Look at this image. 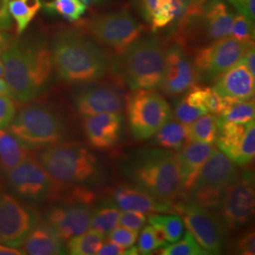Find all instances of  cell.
Returning a JSON list of instances; mask_svg holds the SVG:
<instances>
[{
    "instance_id": "28",
    "label": "cell",
    "mask_w": 255,
    "mask_h": 255,
    "mask_svg": "<svg viewBox=\"0 0 255 255\" xmlns=\"http://www.w3.org/2000/svg\"><path fill=\"white\" fill-rule=\"evenodd\" d=\"M105 238L106 235L93 229L88 230L81 235L68 239V253L72 255H98Z\"/></svg>"
},
{
    "instance_id": "18",
    "label": "cell",
    "mask_w": 255,
    "mask_h": 255,
    "mask_svg": "<svg viewBox=\"0 0 255 255\" xmlns=\"http://www.w3.org/2000/svg\"><path fill=\"white\" fill-rule=\"evenodd\" d=\"M92 213L88 202L72 201L49 210L46 222L64 240H68L91 228Z\"/></svg>"
},
{
    "instance_id": "6",
    "label": "cell",
    "mask_w": 255,
    "mask_h": 255,
    "mask_svg": "<svg viewBox=\"0 0 255 255\" xmlns=\"http://www.w3.org/2000/svg\"><path fill=\"white\" fill-rule=\"evenodd\" d=\"M8 128L9 133L28 150L58 144L65 134L60 117L53 110L39 104L20 110Z\"/></svg>"
},
{
    "instance_id": "46",
    "label": "cell",
    "mask_w": 255,
    "mask_h": 255,
    "mask_svg": "<svg viewBox=\"0 0 255 255\" xmlns=\"http://www.w3.org/2000/svg\"><path fill=\"white\" fill-rule=\"evenodd\" d=\"M11 43L12 39L9 33L4 31L3 29H0V55L10 46Z\"/></svg>"
},
{
    "instance_id": "50",
    "label": "cell",
    "mask_w": 255,
    "mask_h": 255,
    "mask_svg": "<svg viewBox=\"0 0 255 255\" xmlns=\"http://www.w3.org/2000/svg\"><path fill=\"white\" fill-rule=\"evenodd\" d=\"M209 0H196L194 2H192V4H194L195 6H198V7H201L203 4H205L206 2H208Z\"/></svg>"
},
{
    "instance_id": "11",
    "label": "cell",
    "mask_w": 255,
    "mask_h": 255,
    "mask_svg": "<svg viewBox=\"0 0 255 255\" xmlns=\"http://www.w3.org/2000/svg\"><path fill=\"white\" fill-rule=\"evenodd\" d=\"M5 174L9 188L21 200L29 203L53 198L60 190V184L30 155Z\"/></svg>"
},
{
    "instance_id": "21",
    "label": "cell",
    "mask_w": 255,
    "mask_h": 255,
    "mask_svg": "<svg viewBox=\"0 0 255 255\" xmlns=\"http://www.w3.org/2000/svg\"><path fill=\"white\" fill-rule=\"evenodd\" d=\"M212 87L223 99L242 101L254 99L255 77L240 60L215 80Z\"/></svg>"
},
{
    "instance_id": "27",
    "label": "cell",
    "mask_w": 255,
    "mask_h": 255,
    "mask_svg": "<svg viewBox=\"0 0 255 255\" xmlns=\"http://www.w3.org/2000/svg\"><path fill=\"white\" fill-rule=\"evenodd\" d=\"M219 131V118L207 113L190 124H186V135L188 142H201L207 144L216 143Z\"/></svg>"
},
{
    "instance_id": "32",
    "label": "cell",
    "mask_w": 255,
    "mask_h": 255,
    "mask_svg": "<svg viewBox=\"0 0 255 255\" xmlns=\"http://www.w3.org/2000/svg\"><path fill=\"white\" fill-rule=\"evenodd\" d=\"M150 225L162 229L168 243H175L182 237L184 226L182 219L175 215H160V213L151 214L148 218Z\"/></svg>"
},
{
    "instance_id": "22",
    "label": "cell",
    "mask_w": 255,
    "mask_h": 255,
    "mask_svg": "<svg viewBox=\"0 0 255 255\" xmlns=\"http://www.w3.org/2000/svg\"><path fill=\"white\" fill-rule=\"evenodd\" d=\"M190 2L187 0H133V5L153 31L176 25Z\"/></svg>"
},
{
    "instance_id": "42",
    "label": "cell",
    "mask_w": 255,
    "mask_h": 255,
    "mask_svg": "<svg viewBox=\"0 0 255 255\" xmlns=\"http://www.w3.org/2000/svg\"><path fill=\"white\" fill-rule=\"evenodd\" d=\"M237 250L241 255H255V236L254 232L244 235L237 241Z\"/></svg>"
},
{
    "instance_id": "12",
    "label": "cell",
    "mask_w": 255,
    "mask_h": 255,
    "mask_svg": "<svg viewBox=\"0 0 255 255\" xmlns=\"http://www.w3.org/2000/svg\"><path fill=\"white\" fill-rule=\"evenodd\" d=\"M255 43H243L227 36L198 47L193 55V64L202 81H214L220 74L238 63L248 48Z\"/></svg>"
},
{
    "instance_id": "33",
    "label": "cell",
    "mask_w": 255,
    "mask_h": 255,
    "mask_svg": "<svg viewBox=\"0 0 255 255\" xmlns=\"http://www.w3.org/2000/svg\"><path fill=\"white\" fill-rule=\"evenodd\" d=\"M163 255H204L207 253L197 242L190 232H186L182 240L172 243V245H166L161 250Z\"/></svg>"
},
{
    "instance_id": "53",
    "label": "cell",
    "mask_w": 255,
    "mask_h": 255,
    "mask_svg": "<svg viewBox=\"0 0 255 255\" xmlns=\"http://www.w3.org/2000/svg\"><path fill=\"white\" fill-rule=\"evenodd\" d=\"M187 1H189V2H194V1H196V0H187Z\"/></svg>"
},
{
    "instance_id": "36",
    "label": "cell",
    "mask_w": 255,
    "mask_h": 255,
    "mask_svg": "<svg viewBox=\"0 0 255 255\" xmlns=\"http://www.w3.org/2000/svg\"><path fill=\"white\" fill-rule=\"evenodd\" d=\"M206 110L198 108L191 105L183 98H180L174 107V114L178 121L183 124H190L194 120L199 119L201 116L207 114Z\"/></svg>"
},
{
    "instance_id": "37",
    "label": "cell",
    "mask_w": 255,
    "mask_h": 255,
    "mask_svg": "<svg viewBox=\"0 0 255 255\" xmlns=\"http://www.w3.org/2000/svg\"><path fill=\"white\" fill-rule=\"evenodd\" d=\"M138 232L139 231L124 226H117L110 232L108 237L109 240L119 244V246L128 249L129 247L133 246L135 244L138 237Z\"/></svg>"
},
{
    "instance_id": "29",
    "label": "cell",
    "mask_w": 255,
    "mask_h": 255,
    "mask_svg": "<svg viewBox=\"0 0 255 255\" xmlns=\"http://www.w3.org/2000/svg\"><path fill=\"white\" fill-rule=\"evenodd\" d=\"M121 210L113 202L105 201L96 209H93L91 228L104 235H108L113 229L119 226Z\"/></svg>"
},
{
    "instance_id": "31",
    "label": "cell",
    "mask_w": 255,
    "mask_h": 255,
    "mask_svg": "<svg viewBox=\"0 0 255 255\" xmlns=\"http://www.w3.org/2000/svg\"><path fill=\"white\" fill-rule=\"evenodd\" d=\"M218 118L219 121L237 124H246L254 121L255 118V100L236 101L223 110Z\"/></svg>"
},
{
    "instance_id": "10",
    "label": "cell",
    "mask_w": 255,
    "mask_h": 255,
    "mask_svg": "<svg viewBox=\"0 0 255 255\" xmlns=\"http://www.w3.org/2000/svg\"><path fill=\"white\" fill-rule=\"evenodd\" d=\"M174 207L178 214L182 215L188 232L207 255H219L223 252L226 228L219 217L191 199L174 205Z\"/></svg>"
},
{
    "instance_id": "43",
    "label": "cell",
    "mask_w": 255,
    "mask_h": 255,
    "mask_svg": "<svg viewBox=\"0 0 255 255\" xmlns=\"http://www.w3.org/2000/svg\"><path fill=\"white\" fill-rule=\"evenodd\" d=\"M126 249L119 246V244L109 240L108 242H103L101 249L98 252L99 255H121L125 254Z\"/></svg>"
},
{
    "instance_id": "5",
    "label": "cell",
    "mask_w": 255,
    "mask_h": 255,
    "mask_svg": "<svg viewBox=\"0 0 255 255\" xmlns=\"http://www.w3.org/2000/svg\"><path fill=\"white\" fill-rule=\"evenodd\" d=\"M165 49L159 38L140 37L125 50L121 73L131 90L159 89L165 67Z\"/></svg>"
},
{
    "instance_id": "13",
    "label": "cell",
    "mask_w": 255,
    "mask_h": 255,
    "mask_svg": "<svg viewBox=\"0 0 255 255\" xmlns=\"http://www.w3.org/2000/svg\"><path fill=\"white\" fill-rule=\"evenodd\" d=\"M38 222L36 212L0 188V243L20 249Z\"/></svg>"
},
{
    "instance_id": "20",
    "label": "cell",
    "mask_w": 255,
    "mask_h": 255,
    "mask_svg": "<svg viewBox=\"0 0 255 255\" xmlns=\"http://www.w3.org/2000/svg\"><path fill=\"white\" fill-rule=\"evenodd\" d=\"M215 147L212 144L187 142L176 155L180 180V193L188 195L202 166L206 163Z\"/></svg>"
},
{
    "instance_id": "15",
    "label": "cell",
    "mask_w": 255,
    "mask_h": 255,
    "mask_svg": "<svg viewBox=\"0 0 255 255\" xmlns=\"http://www.w3.org/2000/svg\"><path fill=\"white\" fill-rule=\"evenodd\" d=\"M219 150L238 165L251 164L255 156V120L246 124L219 120L216 139Z\"/></svg>"
},
{
    "instance_id": "35",
    "label": "cell",
    "mask_w": 255,
    "mask_h": 255,
    "mask_svg": "<svg viewBox=\"0 0 255 255\" xmlns=\"http://www.w3.org/2000/svg\"><path fill=\"white\" fill-rule=\"evenodd\" d=\"M87 6L80 0H55L53 13H58L64 19L72 22L82 17Z\"/></svg>"
},
{
    "instance_id": "23",
    "label": "cell",
    "mask_w": 255,
    "mask_h": 255,
    "mask_svg": "<svg viewBox=\"0 0 255 255\" xmlns=\"http://www.w3.org/2000/svg\"><path fill=\"white\" fill-rule=\"evenodd\" d=\"M113 202L122 211H135L143 214L167 213L173 211V203L155 200L135 185L123 184L113 193Z\"/></svg>"
},
{
    "instance_id": "1",
    "label": "cell",
    "mask_w": 255,
    "mask_h": 255,
    "mask_svg": "<svg viewBox=\"0 0 255 255\" xmlns=\"http://www.w3.org/2000/svg\"><path fill=\"white\" fill-rule=\"evenodd\" d=\"M1 58L3 79L13 100L29 102L45 91L53 70L50 49L46 45L12 41Z\"/></svg>"
},
{
    "instance_id": "2",
    "label": "cell",
    "mask_w": 255,
    "mask_h": 255,
    "mask_svg": "<svg viewBox=\"0 0 255 255\" xmlns=\"http://www.w3.org/2000/svg\"><path fill=\"white\" fill-rule=\"evenodd\" d=\"M50 53L56 73L65 82H96L109 70L108 56L97 41L75 29L59 31L53 39Z\"/></svg>"
},
{
    "instance_id": "26",
    "label": "cell",
    "mask_w": 255,
    "mask_h": 255,
    "mask_svg": "<svg viewBox=\"0 0 255 255\" xmlns=\"http://www.w3.org/2000/svg\"><path fill=\"white\" fill-rule=\"evenodd\" d=\"M153 136L155 145L171 150H180L188 142L186 124L171 119L167 120Z\"/></svg>"
},
{
    "instance_id": "17",
    "label": "cell",
    "mask_w": 255,
    "mask_h": 255,
    "mask_svg": "<svg viewBox=\"0 0 255 255\" xmlns=\"http://www.w3.org/2000/svg\"><path fill=\"white\" fill-rule=\"evenodd\" d=\"M75 107L83 117L103 113H121L124 101L119 89L110 83L87 82L75 96Z\"/></svg>"
},
{
    "instance_id": "34",
    "label": "cell",
    "mask_w": 255,
    "mask_h": 255,
    "mask_svg": "<svg viewBox=\"0 0 255 255\" xmlns=\"http://www.w3.org/2000/svg\"><path fill=\"white\" fill-rule=\"evenodd\" d=\"M229 36L243 43H255V22L238 12L234 15Z\"/></svg>"
},
{
    "instance_id": "45",
    "label": "cell",
    "mask_w": 255,
    "mask_h": 255,
    "mask_svg": "<svg viewBox=\"0 0 255 255\" xmlns=\"http://www.w3.org/2000/svg\"><path fill=\"white\" fill-rule=\"evenodd\" d=\"M242 63L246 65L250 73L255 77V45L248 48L244 56L241 59Z\"/></svg>"
},
{
    "instance_id": "52",
    "label": "cell",
    "mask_w": 255,
    "mask_h": 255,
    "mask_svg": "<svg viewBox=\"0 0 255 255\" xmlns=\"http://www.w3.org/2000/svg\"><path fill=\"white\" fill-rule=\"evenodd\" d=\"M80 1H82V3H84L86 6L91 5L92 3L94 2V0H80Z\"/></svg>"
},
{
    "instance_id": "4",
    "label": "cell",
    "mask_w": 255,
    "mask_h": 255,
    "mask_svg": "<svg viewBox=\"0 0 255 255\" xmlns=\"http://www.w3.org/2000/svg\"><path fill=\"white\" fill-rule=\"evenodd\" d=\"M38 163L56 183L65 186H82L99 176L97 157L81 143H58L41 148Z\"/></svg>"
},
{
    "instance_id": "14",
    "label": "cell",
    "mask_w": 255,
    "mask_h": 255,
    "mask_svg": "<svg viewBox=\"0 0 255 255\" xmlns=\"http://www.w3.org/2000/svg\"><path fill=\"white\" fill-rule=\"evenodd\" d=\"M255 176L247 170L229 188L221 205V221L226 230L245 226L255 214Z\"/></svg>"
},
{
    "instance_id": "8",
    "label": "cell",
    "mask_w": 255,
    "mask_h": 255,
    "mask_svg": "<svg viewBox=\"0 0 255 255\" xmlns=\"http://www.w3.org/2000/svg\"><path fill=\"white\" fill-rule=\"evenodd\" d=\"M127 114L131 134L139 141L153 136L172 116L164 97L148 89L132 90L127 100Z\"/></svg>"
},
{
    "instance_id": "54",
    "label": "cell",
    "mask_w": 255,
    "mask_h": 255,
    "mask_svg": "<svg viewBox=\"0 0 255 255\" xmlns=\"http://www.w3.org/2000/svg\"><path fill=\"white\" fill-rule=\"evenodd\" d=\"M94 1H101V0H94Z\"/></svg>"
},
{
    "instance_id": "40",
    "label": "cell",
    "mask_w": 255,
    "mask_h": 255,
    "mask_svg": "<svg viewBox=\"0 0 255 255\" xmlns=\"http://www.w3.org/2000/svg\"><path fill=\"white\" fill-rule=\"evenodd\" d=\"M146 217L145 214L135 211H123L119 215V224L121 226L139 231L146 224Z\"/></svg>"
},
{
    "instance_id": "41",
    "label": "cell",
    "mask_w": 255,
    "mask_h": 255,
    "mask_svg": "<svg viewBox=\"0 0 255 255\" xmlns=\"http://www.w3.org/2000/svg\"><path fill=\"white\" fill-rule=\"evenodd\" d=\"M229 3L241 14H244L248 18L255 22V0H227Z\"/></svg>"
},
{
    "instance_id": "49",
    "label": "cell",
    "mask_w": 255,
    "mask_h": 255,
    "mask_svg": "<svg viewBox=\"0 0 255 255\" xmlns=\"http://www.w3.org/2000/svg\"><path fill=\"white\" fill-rule=\"evenodd\" d=\"M5 94H9L7 83L4 81L3 78H0V95H5Z\"/></svg>"
},
{
    "instance_id": "39",
    "label": "cell",
    "mask_w": 255,
    "mask_h": 255,
    "mask_svg": "<svg viewBox=\"0 0 255 255\" xmlns=\"http://www.w3.org/2000/svg\"><path fill=\"white\" fill-rule=\"evenodd\" d=\"M157 249H159V245L155 238L153 227L151 225L144 227L138 240V253L141 255H149Z\"/></svg>"
},
{
    "instance_id": "16",
    "label": "cell",
    "mask_w": 255,
    "mask_h": 255,
    "mask_svg": "<svg viewBox=\"0 0 255 255\" xmlns=\"http://www.w3.org/2000/svg\"><path fill=\"white\" fill-rule=\"evenodd\" d=\"M198 74L191 60L181 44L165 51V67L159 89L166 96H178L187 91L198 82Z\"/></svg>"
},
{
    "instance_id": "30",
    "label": "cell",
    "mask_w": 255,
    "mask_h": 255,
    "mask_svg": "<svg viewBox=\"0 0 255 255\" xmlns=\"http://www.w3.org/2000/svg\"><path fill=\"white\" fill-rule=\"evenodd\" d=\"M41 9L40 0H10L9 12L16 22L17 33L21 34L34 18L38 10Z\"/></svg>"
},
{
    "instance_id": "38",
    "label": "cell",
    "mask_w": 255,
    "mask_h": 255,
    "mask_svg": "<svg viewBox=\"0 0 255 255\" xmlns=\"http://www.w3.org/2000/svg\"><path fill=\"white\" fill-rule=\"evenodd\" d=\"M15 116V103L9 95H0V128L7 129Z\"/></svg>"
},
{
    "instance_id": "47",
    "label": "cell",
    "mask_w": 255,
    "mask_h": 255,
    "mask_svg": "<svg viewBox=\"0 0 255 255\" xmlns=\"http://www.w3.org/2000/svg\"><path fill=\"white\" fill-rule=\"evenodd\" d=\"M24 253L20 249L5 246L0 243V255H22Z\"/></svg>"
},
{
    "instance_id": "3",
    "label": "cell",
    "mask_w": 255,
    "mask_h": 255,
    "mask_svg": "<svg viewBox=\"0 0 255 255\" xmlns=\"http://www.w3.org/2000/svg\"><path fill=\"white\" fill-rule=\"evenodd\" d=\"M122 170L133 185L157 201L173 203L180 194L177 158L170 149L135 150L123 161Z\"/></svg>"
},
{
    "instance_id": "24",
    "label": "cell",
    "mask_w": 255,
    "mask_h": 255,
    "mask_svg": "<svg viewBox=\"0 0 255 255\" xmlns=\"http://www.w3.org/2000/svg\"><path fill=\"white\" fill-rule=\"evenodd\" d=\"M64 239L46 222H37L23 245L24 255H57L64 254Z\"/></svg>"
},
{
    "instance_id": "48",
    "label": "cell",
    "mask_w": 255,
    "mask_h": 255,
    "mask_svg": "<svg viewBox=\"0 0 255 255\" xmlns=\"http://www.w3.org/2000/svg\"><path fill=\"white\" fill-rule=\"evenodd\" d=\"M41 2V8L46 9L47 12L53 13V5L55 0H40Z\"/></svg>"
},
{
    "instance_id": "25",
    "label": "cell",
    "mask_w": 255,
    "mask_h": 255,
    "mask_svg": "<svg viewBox=\"0 0 255 255\" xmlns=\"http://www.w3.org/2000/svg\"><path fill=\"white\" fill-rule=\"evenodd\" d=\"M28 155V149L15 137L0 128V167L4 172L20 164Z\"/></svg>"
},
{
    "instance_id": "44",
    "label": "cell",
    "mask_w": 255,
    "mask_h": 255,
    "mask_svg": "<svg viewBox=\"0 0 255 255\" xmlns=\"http://www.w3.org/2000/svg\"><path fill=\"white\" fill-rule=\"evenodd\" d=\"M10 0H0V29H8L11 26V16L9 12Z\"/></svg>"
},
{
    "instance_id": "9",
    "label": "cell",
    "mask_w": 255,
    "mask_h": 255,
    "mask_svg": "<svg viewBox=\"0 0 255 255\" xmlns=\"http://www.w3.org/2000/svg\"><path fill=\"white\" fill-rule=\"evenodd\" d=\"M86 28L95 41L119 55L123 54L144 31L143 25L126 9L96 15L87 22Z\"/></svg>"
},
{
    "instance_id": "7",
    "label": "cell",
    "mask_w": 255,
    "mask_h": 255,
    "mask_svg": "<svg viewBox=\"0 0 255 255\" xmlns=\"http://www.w3.org/2000/svg\"><path fill=\"white\" fill-rule=\"evenodd\" d=\"M237 179L236 164L215 148L202 166L188 196L206 209L220 210L226 193Z\"/></svg>"
},
{
    "instance_id": "19",
    "label": "cell",
    "mask_w": 255,
    "mask_h": 255,
    "mask_svg": "<svg viewBox=\"0 0 255 255\" xmlns=\"http://www.w3.org/2000/svg\"><path fill=\"white\" fill-rule=\"evenodd\" d=\"M123 126L121 113H103L83 118V129L89 144L98 149H107L119 141Z\"/></svg>"
},
{
    "instance_id": "51",
    "label": "cell",
    "mask_w": 255,
    "mask_h": 255,
    "mask_svg": "<svg viewBox=\"0 0 255 255\" xmlns=\"http://www.w3.org/2000/svg\"><path fill=\"white\" fill-rule=\"evenodd\" d=\"M4 76V64L2 61V58H0V78H3Z\"/></svg>"
}]
</instances>
